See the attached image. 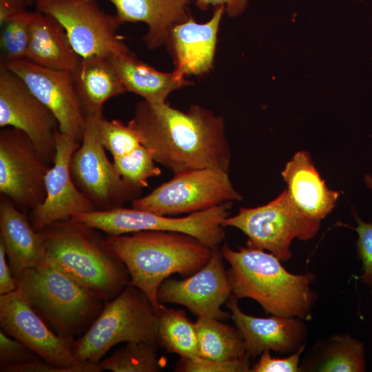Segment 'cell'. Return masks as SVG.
<instances>
[{"mask_svg":"<svg viewBox=\"0 0 372 372\" xmlns=\"http://www.w3.org/2000/svg\"><path fill=\"white\" fill-rule=\"evenodd\" d=\"M304 347L283 358H273L270 351H265L251 367V372H298L301 371L300 358Z\"/></svg>","mask_w":372,"mask_h":372,"instance_id":"obj_37","label":"cell"},{"mask_svg":"<svg viewBox=\"0 0 372 372\" xmlns=\"http://www.w3.org/2000/svg\"><path fill=\"white\" fill-rule=\"evenodd\" d=\"M0 327L47 362L62 367H71L79 362L73 355L74 340L54 334L32 310L19 289L0 295Z\"/></svg>","mask_w":372,"mask_h":372,"instance_id":"obj_17","label":"cell"},{"mask_svg":"<svg viewBox=\"0 0 372 372\" xmlns=\"http://www.w3.org/2000/svg\"><path fill=\"white\" fill-rule=\"evenodd\" d=\"M157 347L145 342H127L110 357L101 360V371L112 372H157L164 366V359L159 357Z\"/></svg>","mask_w":372,"mask_h":372,"instance_id":"obj_29","label":"cell"},{"mask_svg":"<svg viewBox=\"0 0 372 372\" xmlns=\"http://www.w3.org/2000/svg\"><path fill=\"white\" fill-rule=\"evenodd\" d=\"M196 5L201 10L213 6H223L225 12L231 17H237L247 9L249 0H195Z\"/></svg>","mask_w":372,"mask_h":372,"instance_id":"obj_38","label":"cell"},{"mask_svg":"<svg viewBox=\"0 0 372 372\" xmlns=\"http://www.w3.org/2000/svg\"><path fill=\"white\" fill-rule=\"evenodd\" d=\"M225 8H214L209 21L198 23L192 17L174 25L167 43L174 58V70L178 74L201 75L212 68L218 33Z\"/></svg>","mask_w":372,"mask_h":372,"instance_id":"obj_19","label":"cell"},{"mask_svg":"<svg viewBox=\"0 0 372 372\" xmlns=\"http://www.w3.org/2000/svg\"><path fill=\"white\" fill-rule=\"evenodd\" d=\"M0 65L7 67L19 76L49 108L61 133L81 143L85 116L76 92L72 72L45 68L25 59Z\"/></svg>","mask_w":372,"mask_h":372,"instance_id":"obj_15","label":"cell"},{"mask_svg":"<svg viewBox=\"0 0 372 372\" xmlns=\"http://www.w3.org/2000/svg\"><path fill=\"white\" fill-rule=\"evenodd\" d=\"M45 245L44 260L99 296L116 297L130 276L101 231L72 218L39 230Z\"/></svg>","mask_w":372,"mask_h":372,"instance_id":"obj_2","label":"cell"},{"mask_svg":"<svg viewBox=\"0 0 372 372\" xmlns=\"http://www.w3.org/2000/svg\"><path fill=\"white\" fill-rule=\"evenodd\" d=\"M158 316V345L180 358L194 359L200 356L195 323L184 311L161 304Z\"/></svg>","mask_w":372,"mask_h":372,"instance_id":"obj_28","label":"cell"},{"mask_svg":"<svg viewBox=\"0 0 372 372\" xmlns=\"http://www.w3.org/2000/svg\"><path fill=\"white\" fill-rule=\"evenodd\" d=\"M353 217L357 223L353 228L358 234L357 254L362 261V273L359 278L370 287L372 296V223L363 221L356 213Z\"/></svg>","mask_w":372,"mask_h":372,"instance_id":"obj_34","label":"cell"},{"mask_svg":"<svg viewBox=\"0 0 372 372\" xmlns=\"http://www.w3.org/2000/svg\"><path fill=\"white\" fill-rule=\"evenodd\" d=\"M80 143L61 133H56V155L45 178V196L28 213L36 231L74 215L96 210L75 185L70 172V160Z\"/></svg>","mask_w":372,"mask_h":372,"instance_id":"obj_16","label":"cell"},{"mask_svg":"<svg viewBox=\"0 0 372 372\" xmlns=\"http://www.w3.org/2000/svg\"><path fill=\"white\" fill-rule=\"evenodd\" d=\"M251 355L247 353L242 357L231 360H214L203 357L194 359L180 358L175 366L180 372H249L251 371Z\"/></svg>","mask_w":372,"mask_h":372,"instance_id":"obj_33","label":"cell"},{"mask_svg":"<svg viewBox=\"0 0 372 372\" xmlns=\"http://www.w3.org/2000/svg\"><path fill=\"white\" fill-rule=\"evenodd\" d=\"M221 252L231 267L227 271L236 298L254 300L271 315L311 319L313 274L290 273L273 254L248 245L234 250L225 243Z\"/></svg>","mask_w":372,"mask_h":372,"instance_id":"obj_3","label":"cell"},{"mask_svg":"<svg viewBox=\"0 0 372 372\" xmlns=\"http://www.w3.org/2000/svg\"><path fill=\"white\" fill-rule=\"evenodd\" d=\"M32 15L25 10L1 25L0 65L25 59Z\"/></svg>","mask_w":372,"mask_h":372,"instance_id":"obj_30","label":"cell"},{"mask_svg":"<svg viewBox=\"0 0 372 372\" xmlns=\"http://www.w3.org/2000/svg\"><path fill=\"white\" fill-rule=\"evenodd\" d=\"M25 59L39 65L72 72L81 57L61 24L50 14L33 12Z\"/></svg>","mask_w":372,"mask_h":372,"instance_id":"obj_23","label":"cell"},{"mask_svg":"<svg viewBox=\"0 0 372 372\" xmlns=\"http://www.w3.org/2000/svg\"><path fill=\"white\" fill-rule=\"evenodd\" d=\"M233 202L183 217H172L124 207L77 214L72 218L109 235H123L141 231H165L192 236L213 247L225 238L222 223L229 216Z\"/></svg>","mask_w":372,"mask_h":372,"instance_id":"obj_7","label":"cell"},{"mask_svg":"<svg viewBox=\"0 0 372 372\" xmlns=\"http://www.w3.org/2000/svg\"><path fill=\"white\" fill-rule=\"evenodd\" d=\"M22 131H0V192L19 209L28 213L45 196V178L50 168Z\"/></svg>","mask_w":372,"mask_h":372,"instance_id":"obj_12","label":"cell"},{"mask_svg":"<svg viewBox=\"0 0 372 372\" xmlns=\"http://www.w3.org/2000/svg\"><path fill=\"white\" fill-rule=\"evenodd\" d=\"M195 327L200 357L224 361L240 358L247 353L237 328L216 318L201 317Z\"/></svg>","mask_w":372,"mask_h":372,"instance_id":"obj_27","label":"cell"},{"mask_svg":"<svg viewBox=\"0 0 372 372\" xmlns=\"http://www.w3.org/2000/svg\"><path fill=\"white\" fill-rule=\"evenodd\" d=\"M103 112L85 116L82 140L70 160L73 180L96 210L123 207L140 197L141 189L125 181L107 158L100 137Z\"/></svg>","mask_w":372,"mask_h":372,"instance_id":"obj_9","label":"cell"},{"mask_svg":"<svg viewBox=\"0 0 372 372\" xmlns=\"http://www.w3.org/2000/svg\"><path fill=\"white\" fill-rule=\"evenodd\" d=\"M6 257L5 246L0 240V295L12 293L17 289L16 279L12 275Z\"/></svg>","mask_w":372,"mask_h":372,"instance_id":"obj_39","label":"cell"},{"mask_svg":"<svg viewBox=\"0 0 372 372\" xmlns=\"http://www.w3.org/2000/svg\"><path fill=\"white\" fill-rule=\"evenodd\" d=\"M0 240L5 246L14 277L44 260L45 245L41 234L32 226L28 214L3 195L0 198Z\"/></svg>","mask_w":372,"mask_h":372,"instance_id":"obj_21","label":"cell"},{"mask_svg":"<svg viewBox=\"0 0 372 372\" xmlns=\"http://www.w3.org/2000/svg\"><path fill=\"white\" fill-rule=\"evenodd\" d=\"M100 137L103 147L113 158L123 156L142 145L136 131L116 119L103 118Z\"/></svg>","mask_w":372,"mask_h":372,"instance_id":"obj_32","label":"cell"},{"mask_svg":"<svg viewBox=\"0 0 372 372\" xmlns=\"http://www.w3.org/2000/svg\"><path fill=\"white\" fill-rule=\"evenodd\" d=\"M224 227L238 229L247 236L246 245L267 251L281 261L291 257V242L313 238L320 222L304 214L294 204L287 189L261 206L242 207L222 223Z\"/></svg>","mask_w":372,"mask_h":372,"instance_id":"obj_8","label":"cell"},{"mask_svg":"<svg viewBox=\"0 0 372 372\" xmlns=\"http://www.w3.org/2000/svg\"><path fill=\"white\" fill-rule=\"evenodd\" d=\"M301 370L319 372L365 371L364 344L349 335H335L315 347Z\"/></svg>","mask_w":372,"mask_h":372,"instance_id":"obj_26","label":"cell"},{"mask_svg":"<svg viewBox=\"0 0 372 372\" xmlns=\"http://www.w3.org/2000/svg\"><path fill=\"white\" fill-rule=\"evenodd\" d=\"M1 372H101L99 363L79 362L71 367H62L43 360L19 364H0Z\"/></svg>","mask_w":372,"mask_h":372,"instance_id":"obj_35","label":"cell"},{"mask_svg":"<svg viewBox=\"0 0 372 372\" xmlns=\"http://www.w3.org/2000/svg\"><path fill=\"white\" fill-rule=\"evenodd\" d=\"M0 127L24 132L40 156L53 163L59 123L22 79L4 65H0Z\"/></svg>","mask_w":372,"mask_h":372,"instance_id":"obj_13","label":"cell"},{"mask_svg":"<svg viewBox=\"0 0 372 372\" xmlns=\"http://www.w3.org/2000/svg\"><path fill=\"white\" fill-rule=\"evenodd\" d=\"M25 0H0V25L27 10Z\"/></svg>","mask_w":372,"mask_h":372,"instance_id":"obj_40","label":"cell"},{"mask_svg":"<svg viewBox=\"0 0 372 372\" xmlns=\"http://www.w3.org/2000/svg\"><path fill=\"white\" fill-rule=\"evenodd\" d=\"M127 125L154 161L174 174L202 169L229 172L231 154L224 119L212 111L192 105L183 112L167 102L143 100Z\"/></svg>","mask_w":372,"mask_h":372,"instance_id":"obj_1","label":"cell"},{"mask_svg":"<svg viewBox=\"0 0 372 372\" xmlns=\"http://www.w3.org/2000/svg\"><path fill=\"white\" fill-rule=\"evenodd\" d=\"M14 278L32 310L59 337H80L105 304L96 294L45 260Z\"/></svg>","mask_w":372,"mask_h":372,"instance_id":"obj_5","label":"cell"},{"mask_svg":"<svg viewBox=\"0 0 372 372\" xmlns=\"http://www.w3.org/2000/svg\"><path fill=\"white\" fill-rule=\"evenodd\" d=\"M72 75L85 116L103 112L107 101L127 92L108 57H81Z\"/></svg>","mask_w":372,"mask_h":372,"instance_id":"obj_24","label":"cell"},{"mask_svg":"<svg viewBox=\"0 0 372 372\" xmlns=\"http://www.w3.org/2000/svg\"><path fill=\"white\" fill-rule=\"evenodd\" d=\"M242 199V196L235 189L229 172L202 169L174 174L147 195L134 199L132 207L173 216Z\"/></svg>","mask_w":372,"mask_h":372,"instance_id":"obj_10","label":"cell"},{"mask_svg":"<svg viewBox=\"0 0 372 372\" xmlns=\"http://www.w3.org/2000/svg\"><path fill=\"white\" fill-rule=\"evenodd\" d=\"M107 241L125 265L130 285L142 290L158 313L160 285L174 273L188 277L209 261L211 248L188 234L141 231L106 236Z\"/></svg>","mask_w":372,"mask_h":372,"instance_id":"obj_4","label":"cell"},{"mask_svg":"<svg viewBox=\"0 0 372 372\" xmlns=\"http://www.w3.org/2000/svg\"><path fill=\"white\" fill-rule=\"evenodd\" d=\"M28 6L34 3L36 0H25Z\"/></svg>","mask_w":372,"mask_h":372,"instance_id":"obj_42","label":"cell"},{"mask_svg":"<svg viewBox=\"0 0 372 372\" xmlns=\"http://www.w3.org/2000/svg\"><path fill=\"white\" fill-rule=\"evenodd\" d=\"M118 175L132 186L143 189L148 187V180L161 175L152 155L143 145L121 157L113 158Z\"/></svg>","mask_w":372,"mask_h":372,"instance_id":"obj_31","label":"cell"},{"mask_svg":"<svg viewBox=\"0 0 372 372\" xmlns=\"http://www.w3.org/2000/svg\"><path fill=\"white\" fill-rule=\"evenodd\" d=\"M237 300L231 294L226 304L251 356L271 351L293 353L304 347L307 331L303 320L276 315L268 318L249 316L240 309Z\"/></svg>","mask_w":372,"mask_h":372,"instance_id":"obj_18","label":"cell"},{"mask_svg":"<svg viewBox=\"0 0 372 372\" xmlns=\"http://www.w3.org/2000/svg\"><path fill=\"white\" fill-rule=\"evenodd\" d=\"M110 59L126 91L139 95L150 103H165L172 92L191 83L174 70L163 72L153 68L131 52Z\"/></svg>","mask_w":372,"mask_h":372,"instance_id":"obj_25","label":"cell"},{"mask_svg":"<svg viewBox=\"0 0 372 372\" xmlns=\"http://www.w3.org/2000/svg\"><path fill=\"white\" fill-rule=\"evenodd\" d=\"M187 1H189V0H187ZM194 1H195V0H194Z\"/></svg>","mask_w":372,"mask_h":372,"instance_id":"obj_43","label":"cell"},{"mask_svg":"<svg viewBox=\"0 0 372 372\" xmlns=\"http://www.w3.org/2000/svg\"><path fill=\"white\" fill-rule=\"evenodd\" d=\"M37 10L54 17L63 27L80 57L111 58L130 52L117 34L116 15L103 11L96 0H36Z\"/></svg>","mask_w":372,"mask_h":372,"instance_id":"obj_11","label":"cell"},{"mask_svg":"<svg viewBox=\"0 0 372 372\" xmlns=\"http://www.w3.org/2000/svg\"><path fill=\"white\" fill-rule=\"evenodd\" d=\"M158 316L147 296L128 284L104 307L90 327L72 345L78 362L99 363L114 345L145 342L158 347Z\"/></svg>","mask_w":372,"mask_h":372,"instance_id":"obj_6","label":"cell"},{"mask_svg":"<svg viewBox=\"0 0 372 372\" xmlns=\"http://www.w3.org/2000/svg\"><path fill=\"white\" fill-rule=\"evenodd\" d=\"M41 360L22 342L0 331V364H19Z\"/></svg>","mask_w":372,"mask_h":372,"instance_id":"obj_36","label":"cell"},{"mask_svg":"<svg viewBox=\"0 0 372 372\" xmlns=\"http://www.w3.org/2000/svg\"><path fill=\"white\" fill-rule=\"evenodd\" d=\"M219 246L211 247L208 262L184 280L165 279L157 291L161 304L183 305L198 317L223 320L230 316L221 310L232 294L228 271Z\"/></svg>","mask_w":372,"mask_h":372,"instance_id":"obj_14","label":"cell"},{"mask_svg":"<svg viewBox=\"0 0 372 372\" xmlns=\"http://www.w3.org/2000/svg\"><path fill=\"white\" fill-rule=\"evenodd\" d=\"M281 175L294 204L309 218L320 222L335 207L340 194L327 186L309 152H296Z\"/></svg>","mask_w":372,"mask_h":372,"instance_id":"obj_20","label":"cell"},{"mask_svg":"<svg viewBox=\"0 0 372 372\" xmlns=\"http://www.w3.org/2000/svg\"><path fill=\"white\" fill-rule=\"evenodd\" d=\"M116 9L122 25L142 22L148 27L144 36L147 47L154 49L167 43L172 28L187 19V0H106Z\"/></svg>","mask_w":372,"mask_h":372,"instance_id":"obj_22","label":"cell"},{"mask_svg":"<svg viewBox=\"0 0 372 372\" xmlns=\"http://www.w3.org/2000/svg\"><path fill=\"white\" fill-rule=\"evenodd\" d=\"M364 182L369 188L372 189V176L366 174L364 176Z\"/></svg>","mask_w":372,"mask_h":372,"instance_id":"obj_41","label":"cell"}]
</instances>
